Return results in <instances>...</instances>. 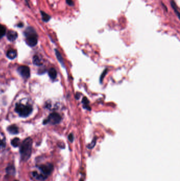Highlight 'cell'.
<instances>
[{"mask_svg":"<svg viewBox=\"0 0 180 181\" xmlns=\"http://www.w3.org/2000/svg\"></svg>","mask_w":180,"mask_h":181,"instance_id":"25","label":"cell"},{"mask_svg":"<svg viewBox=\"0 0 180 181\" xmlns=\"http://www.w3.org/2000/svg\"><path fill=\"white\" fill-rule=\"evenodd\" d=\"M41 14L42 15V18L43 21L44 22H48L49 21V20L51 18L50 15H49L48 14H47L43 11H41Z\"/></svg>","mask_w":180,"mask_h":181,"instance_id":"16","label":"cell"},{"mask_svg":"<svg viewBox=\"0 0 180 181\" xmlns=\"http://www.w3.org/2000/svg\"><path fill=\"white\" fill-rule=\"evenodd\" d=\"M55 52H56V56H57V57L58 60L59 61V62L62 65H64V60H63V59H62V56H61V55L60 54V52H59L57 50H55Z\"/></svg>","mask_w":180,"mask_h":181,"instance_id":"19","label":"cell"},{"mask_svg":"<svg viewBox=\"0 0 180 181\" xmlns=\"http://www.w3.org/2000/svg\"><path fill=\"white\" fill-rule=\"evenodd\" d=\"M32 147V140L31 138H27L21 144L20 152L21 159L23 161H27L31 156Z\"/></svg>","mask_w":180,"mask_h":181,"instance_id":"1","label":"cell"},{"mask_svg":"<svg viewBox=\"0 0 180 181\" xmlns=\"http://www.w3.org/2000/svg\"><path fill=\"white\" fill-rule=\"evenodd\" d=\"M6 55H7V57H8V59H13L17 57V51L15 50V49H10L8 51Z\"/></svg>","mask_w":180,"mask_h":181,"instance_id":"9","label":"cell"},{"mask_svg":"<svg viewBox=\"0 0 180 181\" xmlns=\"http://www.w3.org/2000/svg\"><path fill=\"white\" fill-rule=\"evenodd\" d=\"M39 169L41 172V175L47 178L48 175H50L54 169V166L50 163H47L45 164L41 165L39 167Z\"/></svg>","mask_w":180,"mask_h":181,"instance_id":"4","label":"cell"},{"mask_svg":"<svg viewBox=\"0 0 180 181\" xmlns=\"http://www.w3.org/2000/svg\"><path fill=\"white\" fill-rule=\"evenodd\" d=\"M82 102H83V104H84V106H83L84 108L88 109L89 110H90V107L88 106L89 103V101H88L87 98L84 97V98H83V100H82Z\"/></svg>","mask_w":180,"mask_h":181,"instance_id":"17","label":"cell"},{"mask_svg":"<svg viewBox=\"0 0 180 181\" xmlns=\"http://www.w3.org/2000/svg\"><path fill=\"white\" fill-rule=\"evenodd\" d=\"M6 32V29L4 25H2L0 24V39L2 38L5 34Z\"/></svg>","mask_w":180,"mask_h":181,"instance_id":"18","label":"cell"},{"mask_svg":"<svg viewBox=\"0 0 180 181\" xmlns=\"http://www.w3.org/2000/svg\"><path fill=\"white\" fill-rule=\"evenodd\" d=\"M18 71L21 76L25 79H29L30 76V69L29 67L27 66H21L19 67V69H18Z\"/></svg>","mask_w":180,"mask_h":181,"instance_id":"6","label":"cell"},{"mask_svg":"<svg viewBox=\"0 0 180 181\" xmlns=\"http://www.w3.org/2000/svg\"><path fill=\"white\" fill-rule=\"evenodd\" d=\"M66 2L70 6H73L74 5V3L73 0H66Z\"/></svg>","mask_w":180,"mask_h":181,"instance_id":"23","label":"cell"},{"mask_svg":"<svg viewBox=\"0 0 180 181\" xmlns=\"http://www.w3.org/2000/svg\"><path fill=\"white\" fill-rule=\"evenodd\" d=\"M61 120V117L57 113H52L49 115L47 119L44 121V123L45 125L47 123H50L52 125H56L60 123Z\"/></svg>","mask_w":180,"mask_h":181,"instance_id":"5","label":"cell"},{"mask_svg":"<svg viewBox=\"0 0 180 181\" xmlns=\"http://www.w3.org/2000/svg\"><path fill=\"white\" fill-rule=\"evenodd\" d=\"M68 139L71 142H74V135H73V133L69 134V135L68 136Z\"/></svg>","mask_w":180,"mask_h":181,"instance_id":"21","label":"cell"},{"mask_svg":"<svg viewBox=\"0 0 180 181\" xmlns=\"http://www.w3.org/2000/svg\"><path fill=\"white\" fill-rule=\"evenodd\" d=\"M15 110L20 116L26 117L31 114L32 111V108L30 105L18 103L15 106Z\"/></svg>","mask_w":180,"mask_h":181,"instance_id":"3","label":"cell"},{"mask_svg":"<svg viewBox=\"0 0 180 181\" xmlns=\"http://www.w3.org/2000/svg\"><path fill=\"white\" fill-rule=\"evenodd\" d=\"M8 130L11 134H17L19 133V128L15 125H12L8 127Z\"/></svg>","mask_w":180,"mask_h":181,"instance_id":"10","label":"cell"},{"mask_svg":"<svg viewBox=\"0 0 180 181\" xmlns=\"http://www.w3.org/2000/svg\"><path fill=\"white\" fill-rule=\"evenodd\" d=\"M26 42L29 46H35L38 42V35L32 28L29 27L25 31Z\"/></svg>","mask_w":180,"mask_h":181,"instance_id":"2","label":"cell"},{"mask_svg":"<svg viewBox=\"0 0 180 181\" xmlns=\"http://www.w3.org/2000/svg\"><path fill=\"white\" fill-rule=\"evenodd\" d=\"M107 69H106L105 71L103 72V74H102V75H101V77L100 78V82H101V83H102V81H103V77L104 76H105L106 74L107 73Z\"/></svg>","mask_w":180,"mask_h":181,"instance_id":"22","label":"cell"},{"mask_svg":"<svg viewBox=\"0 0 180 181\" xmlns=\"http://www.w3.org/2000/svg\"><path fill=\"white\" fill-rule=\"evenodd\" d=\"M33 62L34 64L37 66H41L42 65V62L41 59H40L39 57L37 55H35L33 57Z\"/></svg>","mask_w":180,"mask_h":181,"instance_id":"13","label":"cell"},{"mask_svg":"<svg viewBox=\"0 0 180 181\" xmlns=\"http://www.w3.org/2000/svg\"><path fill=\"white\" fill-rule=\"evenodd\" d=\"M18 37V33L16 31L10 30L7 34V38L11 42H13Z\"/></svg>","mask_w":180,"mask_h":181,"instance_id":"8","label":"cell"},{"mask_svg":"<svg viewBox=\"0 0 180 181\" xmlns=\"http://www.w3.org/2000/svg\"><path fill=\"white\" fill-rule=\"evenodd\" d=\"M6 146V140L4 134L0 132V152L4 150Z\"/></svg>","mask_w":180,"mask_h":181,"instance_id":"7","label":"cell"},{"mask_svg":"<svg viewBox=\"0 0 180 181\" xmlns=\"http://www.w3.org/2000/svg\"><path fill=\"white\" fill-rule=\"evenodd\" d=\"M6 173L9 175H14L15 173V169L13 166H9L6 168Z\"/></svg>","mask_w":180,"mask_h":181,"instance_id":"14","label":"cell"},{"mask_svg":"<svg viewBox=\"0 0 180 181\" xmlns=\"http://www.w3.org/2000/svg\"><path fill=\"white\" fill-rule=\"evenodd\" d=\"M170 4H171V7L173 9V10L174 11V12L175 13V14L177 15V17H178V19H180V13H179L178 10V8H177L175 3L174 2V1L171 0L170 1Z\"/></svg>","mask_w":180,"mask_h":181,"instance_id":"11","label":"cell"},{"mask_svg":"<svg viewBox=\"0 0 180 181\" xmlns=\"http://www.w3.org/2000/svg\"><path fill=\"white\" fill-rule=\"evenodd\" d=\"M18 25L19 27H22V26H23V25H22L21 23H20V24H19V25Z\"/></svg>","mask_w":180,"mask_h":181,"instance_id":"24","label":"cell"},{"mask_svg":"<svg viewBox=\"0 0 180 181\" xmlns=\"http://www.w3.org/2000/svg\"><path fill=\"white\" fill-rule=\"evenodd\" d=\"M96 143V138H95L93 139V142H91V143L89 144V145H88V148H89V149L93 148L95 147V146Z\"/></svg>","mask_w":180,"mask_h":181,"instance_id":"20","label":"cell"},{"mask_svg":"<svg viewBox=\"0 0 180 181\" xmlns=\"http://www.w3.org/2000/svg\"><path fill=\"white\" fill-rule=\"evenodd\" d=\"M48 74L51 79H55L57 76V71L54 68L50 69V70L48 72Z\"/></svg>","mask_w":180,"mask_h":181,"instance_id":"12","label":"cell"},{"mask_svg":"<svg viewBox=\"0 0 180 181\" xmlns=\"http://www.w3.org/2000/svg\"><path fill=\"white\" fill-rule=\"evenodd\" d=\"M20 144V140L18 138H15L11 141V145L14 147H17Z\"/></svg>","mask_w":180,"mask_h":181,"instance_id":"15","label":"cell"}]
</instances>
